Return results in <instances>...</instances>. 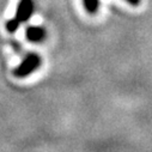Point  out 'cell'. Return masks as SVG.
Listing matches in <instances>:
<instances>
[{
	"instance_id": "4",
	"label": "cell",
	"mask_w": 152,
	"mask_h": 152,
	"mask_svg": "<svg viewBox=\"0 0 152 152\" xmlns=\"http://www.w3.org/2000/svg\"><path fill=\"white\" fill-rule=\"evenodd\" d=\"M83 4L89 13H96L99 9V0H83Z\"/></svg>"
},
{
	"instance_id": "1",
	"label": "cell",
	"mask_w": 152,
	"mask_h": 152,
	"mask_svg": "<svg viewBox=\"0 0 152 152\" xmlns=\"http://www.w3.org/2000/svg\"><path fill=\"white\" fill-rule=\"evenodd\" d=\"M41 65V58L36 53H31L26 55V58L20 62V65L15 69V75L18 78L28 77L30 73H32L35 69H37Z\"/></svg>"
},
{
	"instance_id": "2",
	"label": "cell",
	"mask_w": 152,
	"mask_h": 152,
	"mask_svg": "<svg viewBox=\"0 0 152 152\" xmlns=\"http://www.w3.org/2000/svg\"><path fill=\"white\" fill-rule=\"evenodd\" d=\"M34 10H35V5L32 0H19V3L17 5V10H16V15H15V19L19 23H24L32 16Z\"/></svg>"
},
{
	"instance_id": "5",
	"label": "cell",
	"mask_w": 152,
	"mask_h": 152,
	"mask_svg": "<svg viewBox=\"0 0 152 152\" xmlns=\"http://www.w3.org/2000/svg\"><path fill=\"white\" fill-rule=\"evenodd\" d=\"M19 22H17L15 18H12V19H10L7 23H6V30L9 31V32H15L18 28H19Z\"/></svg>"
},
{
	"instance_id": "6",
	"label": "cell",
	"mask_w": 152,
	"mask_h": 152,
	"mask_svg": "<svg viewBox=\"0 0 152 152\" xmlns=\"http://www.w3.org/2000/svg\"><path fill=\"white\" fill-rule=\"evenodd\" d=\"M125 1H127L128 4H131L133 6H138L140 4V0H125Z\"/></svg>"
},
{
	"instance_id": "3",
	"label": "cell",
	"mask_w": 152,
	"mask_h": 152,
	"mask_svg": "<svg viewBox=\"0 0 152 152\" xmlns=\"http://www.w3.org/2000/svg\"><path fill=\"white\" fill-rule=\"evenodd\" d=\"M25 36L28 41L30 42H41L46 39L47 36V31L43 26H39V25H30L26 28L25 31Z\"/></svg>"
}]
</instances>
